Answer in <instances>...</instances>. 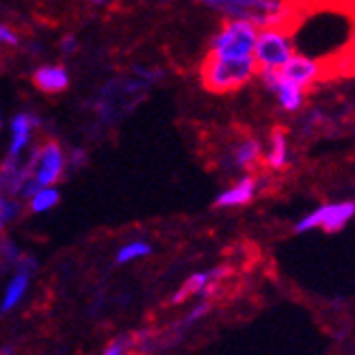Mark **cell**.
<instances>
[{
  "mask_svg": "<svg viewBox=\"0 0 355 355\" xmlns=\"http://www.w3.org/2000/svg\"><path fill=\"white\" fill-rule=\"evenodd\" d=\"M258 72V63L254 57L247 59H225L217 55H206L202 67H200V78L202 85L212 94H230L236 89L245 87Z\"/></svg>",
  "mask_w": 355,
  "mask_h": 355,
  "instance_id": "cell-1",
  "label": "cell"
},
{
  "mask_svg": "<svg viewBox=\"0 0 355 355\" xmlns=\"http://www.w3.org/2000/svg\"><path fill=\"white\" fill-rule=\"evenodd\" d=\"M256 40H258V26L254 22L232 17V20H227L215 37H212L210 55L225 57V59L254 57Z\"/></svg>",
  "mask_w": 355,
  "mask_h": 355,
  "instance_id": "cell-2",
  "label": "cell"
},
{
  "mask_svg": "<svg viewBox=\"0 0 355 355\" xmlns=\"http://www.w3.org/2000/svg\"><path fill=\"white\" fill-rule=\"evenodd\" d=\"M295 52L291 35L284 33V28L271 26L262 28L258 33L256 48H254V59L258 63V69H279L286 63Z\"/></svg>",
  "mask_w": 355,
  "mask_h": 355,
  "instance_id": "cell-3",
  "label": "cell"
},
{
  "mask_svg": "<svg viewBox=\"0 0 355 355\" xmlns=\"http://www.w3.org/2000/svg\"><path fill=\"white\" fill-rule=\"evenodd\" d=\"M33 158V180L37 187H52L65 171V154L55 139H48L40 148L31 152Z\"/></svg>",
  "mask_w": 355,
  "mask_h": 355,
  "instance_id": "cell-4",
  "label": "cell"
},
{
  "mask_svg": "<svg viewBox=\"0 0 355 355\" xmlns=\"http://www.w3.org/2000/svg\"><path fill=\"white\" fill-rule=\"evenodd\" d=\"M353 217H355V202L325 204L310 212V215H306L295 225V230L297 232H310V230L321 227L325 232H340Z\"/></svg>",
  "mask_w": 355,
  "mask_h": 355,
  "instance_id": "cell-5",
  "label": "cell"
},
{
  "mask_svg": "<svg viewBox=\"0 0 355 355\" xmlns=\"http://www.w3.org/2000/svg\"><path fill=\"white\" fill-rule=\"evenodd\" d=\"M321 69L323 67L318 65L314 59H310L306 55H293L286 63L277 69V72L286 83L304 89V87L312 85L318 76H321Z\"/></svg>",
  "mask_w": 355,
  "mask_h": 355,
  "instance_id": "cell-6",
  "label": "cell"
},
{
  "mask_svg": "<svg viewBox=\"0 0 355 355\" xmlns=\"http://www.w3.org/2000/svg\"><path fill=\"white\" fill-rule=\"evenodd\" d=\"M40 126V117L33 113H17L11 121V144H9V158H22L24 150L31 144L33 130Z\"/></svg>",
  "mask_w": 355,
  "mask_h": 355,
  "instance_id": "cell-7",
  "label": "cell"
},
{
  "mask_svg": "<svg viewBox=\"0 0 355 355\" xmlns=\"http://www.w3.org/2000/svg\"><path fill=\"white\" fill-rule=\"evenodd\" d=\"M33 83L40 92L55 96L69 87V74L63 65H40L33 72Z\"/></svg>",
  "mask_w": 355,
  "mask_h": 355,
  "instance_id": "cell-8",
  "label": "cell"
},
{
  "mask_svg": "<svg viewBox=\"0 0 355 355\" xmlns=\"http://www.w3.org/2000/svg\"><path fill=\"white\" fill-rule=\"evenodd\" d=\"M256 189H258V182L256 178L252 175H245L243 180H239L234 187L225 189L219 198L215 200V206L219 208H234V206H245L254 200L256 195Z\"/></svg>",
  "mask_w": 355,
  "mask_h": 355,
  "instance_id": "cell-9",
  "label": "cell"
},
{
  "mask_svg": "<svg viewBox=\"0 0 355 355\" xmlns=\"http://www.w3.org/2000/svg\"><path fill=\"white\" fill-rule=\"evenodd\" d=\"M260 156H262L260 141L254 139V137H247V139L239 141V144L234 146V150H232V163L239 169L250 171V169H254L258 165Z\"/></svg>",
  "mask_w": 355,
  "mask_h": 355,
  "instance_id": "cell-10",
  "label": "cell"
},
{
  "mask_svg": "<svg viewBox=\"0 0 355 355\" xmlns=\"http://www.w3.org/2000/svg\"><path fill=\"white\" fill-rule=\"evenodd\" d=\"M264 161H266V165H269L271 169L286 167V163H288V139H286V135H284L282 130L273 132L271 148H269V152H266Z\"/></svg>",
  "mask_w": 355,
  "mask_h": 355,
  "instance_id": "cell-11",
  "label": "cell"
},
{
  "mask_svg": "<svg viewBox=\"0 0 355 355\" xmlns=\"http://www.w3.org/2000/svg\"><path fill=\"white\" fill-rule=\"evenodd\" d=\"M31 210L33 212H46L59 204V191L55 187H42L31 195Z\"/></svg>",
  "mask_w": 355,
  "mask_h": 355,
  "instance_id": "cell-12",
  "label": "cell"
},
{
  "mask_svg": "<svg viewBox=\"0 0 355 355\" xmlns=\"http://www.w3.org/2000/svg\"><path fill=\"white\" fill-rule=\"evenodd\" d=\"M26 286H28V275L26 273H17L13 277V282L9 284V288L5 293V299H3V312L11 310L15 304H20L22 295L26 293Z\"/></svg>",
  "mask_w": 355,
  "mask_h": 355,
  "instance_id": "cell-13",
  "label": "cell"
},
{
  "mask_svg": "<svg viewBox=\"0 0 355 355\" xmlns=\"http://www.w3.org/2000/svg\"><path fill=\"white\" fill-rule=\"evenodd\" d=\"M206 284H208V273H195V275H191V277L182 284V288L173 295L171 301H173V304H182V301H187V299L193 297L195 293H202Z\"/></svg>",
  "mask_w": 355,
  "mask_h": 355,
  "instance_id": "cell-14",
  "label": "cell"
},
{
  "mask_svg": "<svg viewBox=\"0 0 355 355\" xmlns=\"http://www.w3.org/2000/svg\"><path fill=\"white\" fill-rule=\"evenodd\" d=\"M150 252H152V250H150V245H148V243H144V241H135V243H130V245H126V247H121L119 254H117V262H119V264L130 262V260H135V258L148 256Z\"/></svg>",
  "mask_w": 355,
  "mask_h": 355,
  "instance_id": "cell-15",
  "label": "cell"
},
{
  "mask_svg": "<svg viewBox=\"0 0 355 355\" xmlns=\"http://www.w3.org/2000/svg\"><path fill=\"white\" fill-rule=\"evenodd\" d=\"M20 215V204L9 200L7 195H0V230H3L11 219Z\"/></svg>",
  "mask_w": 355,
  "mask_h": 355,
  "instance_id": "cell-16",
  "label": "cell"
},
{
  "mask_svg": "<svg viewBox=\"0 0 355 355\" xmlns=\"http://www.w3.org/2000/svg\"><path fill=\"white\" fill-rule=\"evenodd\" d=\"M17 44H20L17 33L7 24H0V46H3V48H15Z\"/></svg>",
  "mask_w": 355,
  "mask_h": 355,
  "instance_id": "cell-17",
  "label": "cell"
},
{
  "mask_svg": "<svg viewBox=\"0 0 355 355\" xmlns=\"http://www.w3.org/2000/svg\"><path fill=\"white\" fill-rule=\"evenodd\" d=\"M85 161H87V154H85V150H80V148H74L72 152H69V156H67V161H65V167H69V169H78V167H83L85 165Z\"/></svg>",
  "mask_w": 355,
  "mask_h": 355,
  "instance_id": "cell-18",
  "label": "cell"
},
{
  "mask_svg": "<svg viewBox=\"0 0 355 355\" xmlns=\"http://www.w3.org/2000/svg\"><path fill=\"white\" fill-rule=\"evenodd\" d=\"M59 50H61V55H74L78 50V42L74 35H65V37L59 42Z\"/></svg>",
  "mask_w": 355,
  "mask_h": 355,
  "instance_id": "cell-19",
  "label": "cell"
},
{
  "mask_svg": "<svg viewBox=\"0 0 355 355\" xmlns=\"http://www.w3.org/2000/svg\"><path fill=\"white\" fill-rule=\"evenodd\" d=\"M121 353H123V343H115V345H111L109 349H106L104 355H121Z\"/></svg>",
  "mask_w": 355,
  "mask_h": 355,
  "instance_id": "cell-20",
  "label": "cell"
},
{
  "mask_svg": "<svg viewBox=\"0 0 355 355\" xmlns=\"http://www.w3.org/2000/svg\"><path fill=\"white\" fill-rule=\"evenodd\" d=\"M87 3H92V5H104V3H109V0H87Z\"/></svg>",
  "mask_w": 355,
  "mask_h": 355,
  "instance_id": "cell-21",
  "label": "cell"
},
{
  "mask_svg": "<svg viewBox=\"0 0 355 355\" xmlns=\"http://www.w3.org/2000/svg\"><path fill=\"white\" fill-rule=\"evenodd\" d=\"M0 128H3V113H0Z\"/></svg>",
  "mask_w": 355,
  "mask_h": 355,
  "instance_id": "cell-22",
  "label": "cell"
}]
</instances>
